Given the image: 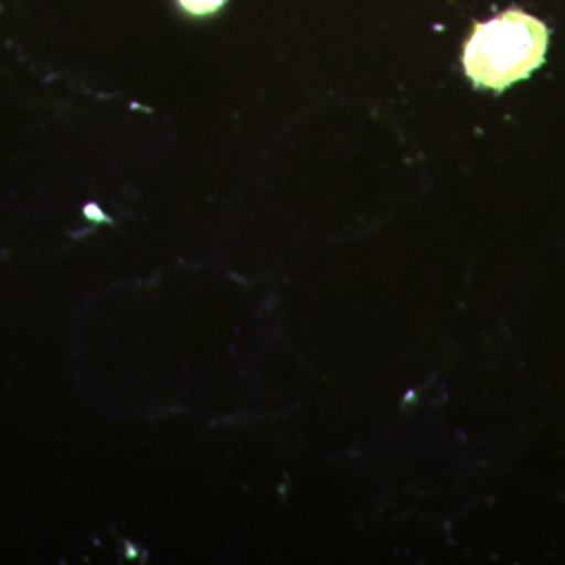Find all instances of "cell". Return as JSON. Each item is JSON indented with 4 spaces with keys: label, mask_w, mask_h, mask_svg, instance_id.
<instances>
[{
    "label": "cell",
    "mask_w": 565,
    "mask_h": 565,
    "mask_svg": "<svg viewBox=\"0 0 565 565\" xmlns=\"http://www.w3.org/2000/svg\"><path fill=\"white\" fill-rule=\"evenodd\" d=\"M178 2L188 13L204 17V14L215 13L222 9L225 0H178Z\"/></svg>",
    "instance_id": "cell-2"
},
{
    "label": "cell",
    "mask_w": 565,
    "mask_h": 565,
    "mask_svg": "<svg viewBox=\"0 0 565 565\" xmlns=\"http://www.w3.org/2000/svg\"><path fill=\"white\" fill-rule=\"evenodd\" d=\"M548 29L533 14L511 9L475 25L463 47V68L475 85L505 90L544 63Z\"/></svg>",
    "instance_id": "cell-1"
}]
</instances>
